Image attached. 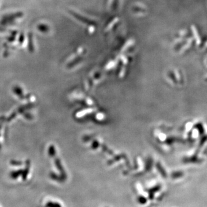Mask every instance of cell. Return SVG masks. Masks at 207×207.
Segmentation results:
<instances>
[{
	"mask_svg": "<svg viewBox=\"0 0 207 207\" xmlns=\"http://www.w3.org/2000/svg\"><path fill=\"white\" fill-rule=\"evenodd\" d=\"M48 207H62L61 205L57 202H48L47 204Z\"/></svg>",
	"mask_w": 207,
	"mask_h": 207,
	"instance_id": "obj_3",
	"label": "cell"
},
{
	"mask_svg": "<svg viewBox=\"0 0 207 207\" xmlns=\"http://www.w3.org/2000/svg\"><path fill=\"white\" fill-rule=\"evenodd\" d=\"M72 14L73 16H74L75 17L78 18H77V19L79 20L80 21H83V22H85V23H86V24H92V25H93V22H91L90 20H88L86 19V18H84V17H83V18H82V16H79L78 14H76V13H75L74 12H72Z\"/></svg>",
	"mask_w": 207,
	"mask_h": 207,
	"instance_id": "obj_1",
	"label": "cell"
},
{
	"mask_svg": "<svg viewBox=\"0 0 207 207\" xmlns=\"http://www.w3.org/2000/svg\"><path fill=\"white\" fill-rule=\"evenodd\" d=\"M137 202L140 204H145L146 202H147V199L143 196V195H140L137 197Z\"/></svg>",
	"mask_w": 207,
	"mask_h": 207,
	"instance_id": "obj_2",
	"label": "cell"
},
{
	"mask_svg": "<svg viewBox=\"0 0 207 207\" xmlns=\"http://www.w3.org/2000/svg\"><path fill=\"white\" fill-rule=\"evenodd\" d=\"M39 29L40 31H46L48 29V28L47 27L46 25H40L39 26Z\"/></svg>",
	"mask_w": 207,
	"mask_h": 207,
	"instance_id": "obj_4",
	"label": "cell"
},
{
	"mask_svg": "<svg viewBox=\"0 0 207 207\" xmlns=\"http://www.w3.org/2000/svg\"><path fill=\"white\" fill-rule=\"evenodd\" d=\"M117 2H118V1H117V0H114V2H113V9L114 10H115L116 9V8L117 7Z\"/></svg>",
	"mask_w": 207,
	"mask_h": 207,
	"instance_id": "obj_5",
	"label": "cell"
}]
</instances>
